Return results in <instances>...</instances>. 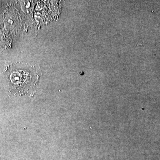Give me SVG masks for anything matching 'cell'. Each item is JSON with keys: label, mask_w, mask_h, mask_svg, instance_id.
<instances>
[{"label": "cell", "mask_w": 160, "mask_h": 160, "mask_svg": "<svg viewBox=\"0 0 160 160\" xmlns=\"http://www.w3.org/2000/svg\"><path fill=\"white\" fill-rule=\"evenodd\" d=\"M38 72L34 67L28 65H17L12 66L8 74L10 86L19 92H25L35 85Z\"/></svg>", "instance_id": "1"}]
</instances>
